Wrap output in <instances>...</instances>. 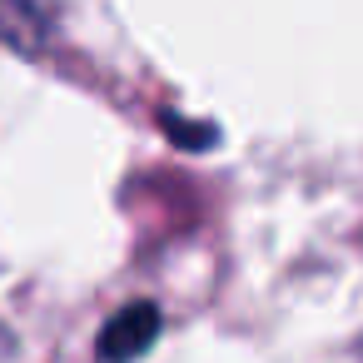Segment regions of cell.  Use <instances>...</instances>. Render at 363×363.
<instances>
[{"mask_svg": "<svg viewBox=\"0 0 363 363\" xmlns=\"http://www.w3.org/2000/svg\"><path fill=\"white\" fill-rule=\"evenodd\" d=\"M155 338H160V303H150V298L125 303V308L105 323V333H100V358H105V363H130V358H140Z\"/></svg>", "mask_w": 363, "mask_h": 363, "instance_id": "1", "label": "cell"}, {"mask_svg": "<svg viewBox=\"0 0 363 363\" xmlns=\"http://www.w3.org/2000/svg\"><path fill=\"white\" fill-rule=\"evenodd\" d=\"M160 130H164L179 150H204V145H214V140H219V130H214V125H184V115H169V110L160 115Z\"/></svg>", "mask_w": 363, "mask_h": 363, "instance_id": "2", "label": "cell"}]
</instances>
